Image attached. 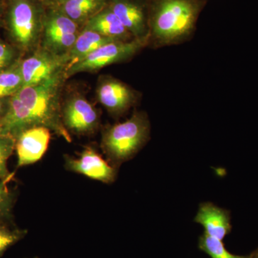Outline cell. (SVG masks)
Returning a JSON list of instances; mask_svg holds the SVG:
<instances>
[{"label": "cell", "mask_w": 258, "mask_h": 258, "mask_svg": "<svg viewBox=\"0 0 258 258\" xmlns=\"http://www.w3.org/2000/svg\"><path fill=\"white\" fill-rule=\"evenodd\" d=\"M4 27L10 43L21 54L32 52L42 39L43 17L34 0H8Z\"/></svg>", "instance_id": "obj_3"}, {"label": "cell", "mask_w": 258, "mask_h": 258, "mask_svg": "<svg viewBox=\"0 0 258 258\" xmlns=\"http://www.w3.org/2000/svg\"><path fill=\"white\" fill-rule=\"evenodd\" d=\"M108 6L134 38L147 46L149 28L145 6L138 0H109Z\"/></svg>", "instance_id": "obj_11"}, {"label": "cell", "mask_w": 258, "mask_h": 258, "mask_svg": "<svg viewBox=\"0 0 258 258\" xmlns=\"http://www.w3.org/2000/svg\"><path fill=\"white\" fill-rule=\"evenodd\" d=\"M230 220L229 211L214 204L205 203L200 205L195 221L203 226L205 233L222 240L232 229Z\"/></svg>", "instance_id": "obj_13"}, {"label": "cell", "mask_w": 258, "mask_h": 258, "mask_svg": "<svg viewBox=\"0 0 258 258\" xmlns=\"http://www.w3.org/2000/svg\"><path fill=\"white\" fill-rule=\"evenodd\" d=\"M20 57L8 69L0 72V98H10L20 92L24 87Z\"/></svg>", "instance_id": "obj_17"}, {"label": "cell", "mask_w": 258, "mask_h": 258, "mask_svg": "<svg viewBox=\"0 0 258 258\" xmlns=\"http://www.w3.org/2000/svg\"><path fill=\"white\" fill-rule=\"evenodd\" d=\"M66 66L64 55H55L42 47H37L28 57L22 58L24 87L42 83Z\"/></svg>", "instance_id": "obj_9"}, {"label": "cell", "mask_w": 258, "mask_h": 258, "mask_svg": "<svg viewBox=\"0 0 258 258\" xmlns=\"http://www.w3.org/2000/svg\"><path fill=\"white\" fill-rule=\"evenodd\" d=\"M35 258H38V257H35Z\"/></svg>", "instance_id": "obj_27"}, {"label": "cell", "mask_w": 258, "mask_h": 258, "mask_svg": "<svg viewBox=\"0 0 258 258\" xmlns=\"http://www.w3.org/2000/svg\"><path fill=\"white\" fill-rule=\"evenodd\" d=\"M250 258H258V248L256 249L253 252L249 254Z\"/></svg>", "instance_id": "obj_26"}, {"label": "cell", "mask_w": 258, "mask_h": 258, "mask_svg": "<svg viewBox=\"0 0 258 258\" xmlns=\"http://www.w3.org/2000/svg\"><path fill=\"white\" fill-rule=\"evenodd\" d=\"M66 129L79 135L92 134L98 128L100 117L98 111L85 97L80 94L70 96L61 109Z\"/></svg>", "instance_id": "obj_7"}, {"label": "cell", "mask_w": 258, "mask_h": 258, "mask_svg": "<svg viewBox=\"0 0 258 258\" xmlns=\"http://www.w3.org/2000/svg\"><path fill=\"white\" fill-rule=\"evenodd\" d=\"M50 129L44 126L30 127L15 138L18 167L34 164L46 152L50 140Z\"/></svg>", "instance_id": "obj_12"}, {"label": "cell", "mask_w": 258, "mask_h": 258, "mask_svg": "<svg viewBox=\"0 0 258 258\" xmlns=\"http://www.w3.org/2000/svg\"><path fill=\"white\" fill-rule=\"evenodd\" d=\"M21 57V53L10 42L0 38V72L8 69Z\"/></svg>", "instance_id": "obj_22"}, {"label": "cell", "mask_w": 258, "mask_h": 258, "mask_svg": "<svg viewBox=\"0 0 258 258\" xmlns=\"http://www.w3.org/2000/svg\"><path fill=\"white\" fill-rule=\"evenodd\" d=\"M8 184L0 179V222L13 223L15 195L8 187Z\"/></svg>", "instance_id": "obj_21"}, {"label": "cell", "mask_w": 258, "mask_h": 258, "mask_svg": "<svg viewBox=\"0 0 258 258\" xmlns=\"http://www.w3.org/2000/svg\"><path fill=\"white\" fill-rule=\"evenodd\" d=\"M98 101L114 117L121 116L138 101V93L111 76L99 79L96 89Z\"/></svg>", "instance_id": "obj_8"}, {"label": "cell", "mask_w": 258, "mask_h": 258, "mask_svg": "<svg viewBox=\"0 0 258 258\" xmlns=\"http://www.w3.org/2000/svg\"><path fill=\"white\" fill-rule=\"evenodd\" d=\"M108 1L109 0H66L55 9L79 25L86 23L88 19L106 8Z\"/></svg>", "instance_id": "obj_16"}, {"label": "cell", "mask_w": 258, "mask_h": 258, "mask_svg": "<svg viewBox=\"0 0 258 258\" xmlns=\"http://www.w3.org/2000/svg\"><path fill=\"white\" fill-rule=\"evenodd\" d=\"M199 247L212 258H250L249 255H235L226 249L222 240L204 232L199 240Z\"/></svg>", "instance_id": "obj_18"}, {"label": "cell", "mask_w": 258, "mask_h": 258, "mask_svg": "<svg viewBox=\"0 0 258 258\" xmlns=\"http://www.w3.org/2000/svg\"><path fill=\"white\" fill-rule=\"evenodd\" d=\"M83 29L118 41H129L134 39L108 5L88 19Z\"/></svg>", "instance_id": "obj_14"}, {"label": "cell", "mask_w": 258, "mask_h": 258, "mask_svg": "<svg viewBox=\"0 0 258 258\" xmlns=\"http://www.w3.org/2000/svg\"><path fill=\"white\" fill-rule=\"evenodd\" d=\"M44 1H45V3H48V4L53 5V6L56 8V7L58 6L61 3L66 1V0H44Z\"/></svg>", "instance_id": "obj_25"}, {"label": "cell", "mask_w": 258, "mask_h": 258, "mask_svg": "<svg viewBox=\"0 0 258 258\" xmlns=\"http://www.w3.org/2000/svg\"><path fill=\"white\" fill-rule=\"evenodd\" d=\"M145 46L144 42L136 39L107 43L67 66L64 69L66 79L79 73L95 72L106 66L130 60Z\"/></svg>", "instance_id": "obj_5"}, {"label": "cell", "mask_w": 258, "mask_h": 258, "mask_svg": "<svg viewBox=\"0 0 258 258\" xmlns=\"http://www.w3.org/2000/svg\"><path fill=\"white\" fill-rule=\"evenodd\" d=\"M10 98H0V121L3 119L9 108Z\"/></svg>", "instance_id": "obj_23"}, {"label": "cell", "mask_w": 258, "mask_h": 258, "mask_svg": "<svg viewBox=\"0 0 258 258\" xmlns=\"http://www.w3.org/2000/svg\"><path fill=\"white\" fill-rule=\"evenodd\" d=\"M149 134L147 113L137 111L125 121L106 128L102 136L101 147L112 162L120 164L138 153L149 140Z\"/></svg>", "instance_id": "obj_4"}, {"label": "cell", "mask_w": 258, "mask_h": 258, "mask_svg": "<svg viewBox=\"0 0 258 258\" xmlns=\"http://www.w3.org/2000/svg\"><path fill=\"white\" fill-rule=\"evenodd\" d=\"M80 32L77 23L54 9L43 18L41 47L55 55L63 56L74 45Z\"/></svg>", "instance_id": "obj_6"}, {"label": "cell", "mask_w": 258, "mask_h": 258, "mask_svg": "<svg viewBox=\"0 0 258 258\" xmlns=\"http://www.w3.org/2000/svg\"><path fill=\"white\" fill-rule=\"evenodd\" d=\"M15 150V139L10 135L0 134V179L9 183L14 177L8 168V161Z\"/></svg>", "instance_id": "obj_19"}, {"label": "cell", "mask_w": 258, "mask_h": 258, "mask_svg": "<svg viewBox=\"0 0 258 258\" xmlns=\"http://www.w3.org/2000/svg\"><path fill=\"white\" fill-rule=\"evenodd\" d=\"M114 41H118V40L103 36L91 30L82 29L74 45L67 54L64 55V60L67 63V66H69L80 59L89 55L100 47Z\"/></svg>", "instance_id": "obj_15"}, {"label": "cell", "mask_w": 258, "mask_h": 258, "mask_svg": "<svg viewBox=\"0 0 258 258\" xmlns=\"http://www.w3.org/2000/svg\"><path fill=\"white\" fill-rule=\"evenodd\" d=\"M27 234L28 230L18 228L13 223L0 222V257Z\"/></svg>", "instance_id": "obj_20"}, {"label": "cell", "mask_w": 258, "mask_h": 258, "mask_svg": "<svg viewBox=\"0 0 258 258\" xmlns=\"http://www.w3.org/2000/svg\"><path fill=\"white\" fill-rule=\"evenodd\" d=\"M203 7L202 0H152L147 45L158 48L189 40Z\"/></svg>", "instance_id": "obj_2"}, {"label": "cell", "mask_w": 258, "mask_h": 258, "mask_svg": "<svg viewBox=\"0 0 258 258\" xmlns=\"http://www.w3.org/2000/svg\"><path fill=\"white\" fill-rule=\"evenodd\" d=\"M64 69H61L50 79L35 86L24 87L10 97L9 108L0 121V134L16 138L25 129L44 126L72 142L71 134L62 119L60 91L64 80Z\"/></svg>", "instance_id": "obj_1"}, {"label": "cell", "mask_w": 258, "mask_h": 258, "mask_svg": "<svg viewBox=\"0 0 258 258\" xmlns=\"http://www.w3.org/2000/svg\"><path fill=\"white\" fill-rule=\"evenodd\" d=\"M5 5L0 0V28L4 27Z\"/></svg>", "instance_id": "obj_24"}, {"label": "cell", "mask_w": 258, "mask_h": 258, "mask_svg": "<svg viewBox=\"0 0 258 258\" xmlns=\"http://www.w3.org/2000/svg\"><path fill=\"white\" fill-rule=\"evenodd\" d=\"M64 167L90 179L111 184L116 178L117 171L92 147H86L79 157H64Z\"/></svg>", "instance_id": "obj_10"}]
</instances>
